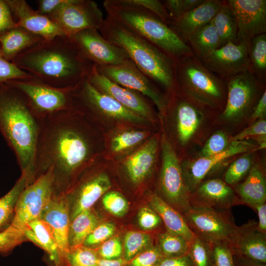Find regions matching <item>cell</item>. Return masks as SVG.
Wrapping results in <instances>:
<instances>
[{
	"mask_svg": "<svg viewBox=\"0 0 266 266\" xmlns=\"http://www.w3.org/2000/svg\"><path fill=\"white\" fill-rule=\"evenodd\" d=\"M83 117L74 109L39 119L35 178L52 167L54 195L66 193L71 178L95 158L94 141Z\"/></svg>",
	"mask_w": 266,
	"mask_h": 266,
	"instance_id": "cell-1",
	"label": "cell"
},
{
	"mask_svg": "<svg viewBox=\"0 0 266 266\" xmlns=\"http://www.w3.org/2000/svg\"><path fill=\"white\" fill-rule=\"evenodd\" d=\"M11 62L43 83L60 89L75 86L87 77L93 66L66 35L43 40Z\"/></svg>",
	"mask_w": 266,
	"mask_h": 266,
	"instance_id": "cell-2",
	"label": "cell"
},
{
	"mask_svg": "<svg viewBox=\"0 0 266 266\" xmlns=\"http://www.w3.org/2000/svg\"><path fill=\"white\" fill-rule=\"evenodd\" d=\"M0 132L15 154L29 185L35 180V155L39 119L22 94L4 83L0 85Z\"/></svg>",
	"mask_w": 266,
	"mask_h": 266,
	"instance_id": "cell-3",
	"label": "cell"
},
{
	"mask_svg": "<svg viewBox=\"0 0 266 266\" xmlns=\"http://www.w3.org/2000/svg\"><path fill=\"white\" fill-rule=\"evenodd\" d=\"M98 31L156 84L170 92L175 90V59L108 16Z\"/></svg>",
	"mask_w": 266,
	"mask_h": 266,
	"instance_id": "cell-4",
	"label": "cell"
},
{
	"mask_svg": "<svg viewBox=\"0 0 266 266\" xmlns=\"http://www.w3.org/2000/svg\"><path fill=\"white\" fill-rule=\"evenodd\" d=\"M103 7L108 16L177 59L194 55L188 44L154 13L123 0H105Z\"/></svg>",
	"mask_w": 266,
	"mask_h": 266,
	"instance_id": "cell-5",
	"label": "cell"
},
{
	"mask_svg": "<svg viewBox=\"0 0 266 266\" xmlns=\"http://www.w3.org/2000/svg\"><path fill=\"white\" fill-rule=\"evenodd\" d=\"M176 88L179 86L183 95L199 104L219 105L226 100L225 79L207 67L194 55L175 60Z\"/></svg>",
	"mask_w": 266,
	"mask_h": 266,
	"instance_id": "cell-6",
	"label": "cell"
},
{
	"mask_svg": "<svg viewBox=\"0 0 266 266\" xmlns=\"http://www.w3.org/2000/svg\"><path fill=\"white\" fill-rule=\"evenodd\" d=\"M5 83L15 88L22 94L33 114L38 119L59 112L75 109L71 98L73 87L67 89L55 88L33 76Z\"/></svg>",
	"mask_w": 266,
	"mask_h": 266,
	"instance_id": "cell-7",
	"label": "cell"
},
{
	"mask_svg": "<svg viewBox=\"0 0 266 266\" xmlns=\"http://www.w3.org/2000/svg\"><path fill=\"white\" fill-rule=\"evenodd\" d=\"M71 98L75 109L82 114L99 115L136 124H141L146 120L110 96L98 90L87 77L73 87Z\"/></svg>",
	"mask_w": 266,
	"mask_h": 266,
	"instance_id": "cell-8",
	"label": "cell"
},
{
	"mask_svg": "<svg viewBox=\"0 0 266 266\" xmlns=\"http://www.w3.org/2000/svg\"><path fill=\"white\" fill-rule=\"evenodd\" d=\"M182 215L195 236L210 243L229 244L237 228L231 210L222 211L208 207L191 205L189 210Z\"/></svg>",
	"mask_w": 266,
	"mask_h": 266,
	"instance_id": "cell-9",
	"label": "cell"
},
{
	"mask_svg": "<svg viewBox=\"0 0 266 266\" xmlns=\"http://www.w3.org/2000/svg\"><path fill=\"white\" fill-rule=\"evenodd\" d=\"M54 174L52 167L28 185L16 204L11 225L24 230L31 222L40 219L44 209L54 195Z\"/></svg>",
	"mask_w": 266,
	"mask_h": 266,
	"instance_id": "cell-10",
	"label": "cell"
},
{
	"mask_svg": "<svg viewBox=\"0 0 266 266\" xmlns=\"http://www.w3.org/2000/svg\"><path fill=\"white\" fill-rule=\"evenodd\" d=\"M225 80L227 96L222 117L236 120L254 108L263 93L264 83L249 69Z\"/></svg>",
	"mask_w": 266,
	"mask_h": 266,
	"instance_id": "cell-11",
	"label": "cell"
},
{
	"mask_svg": "<svg viewBox=\"0 0 266 266\" xmlns=\"http://www.w3.org/2000/svg\"><path fill=\"white\" fill-rule=\"evenodd\" d=\"M162 156L160 186L164 200L183 215L191 207L190 193L175 151L164 135L162 140Z\"/></svg>",
	"mask_w": 266,
	"mask_h": 266,
	"instance_id": "cell-12",
	"label": "cell"
},
{
	"mask_svg": "<svg viewBox=\"0 0 266 266\" xmlns=\"http://www.w3.org/2000/svg\"><path fill=\"white\" fill-rule=\"evenodd\" d=\"M47 17L67 37L88 29L98 30L104 20L101 10L92 0H66Z\"/></svg>",
	"mask_w": 266,
	"mask_h": 266,
	"instance_id": "cell-13",
	"label": "cell"
},
{
	"mask_svg": "<svg viewBox=\"0 0 266 266\" xmlns=\"http://www.w3.org/2000/svg\"><path fill=\"white\" fill-rule=\"evenodd\" d=\"M96 67L100 73L111 81L148 98L161 113L166 112L169 100L159 91L156 83L140 71L131 60L117 65Z\"/></svg>",
	"mask_w": 266,
	"mask_h": 266,
	"instance_id": "cell-14",
	"label": "cell"
},
{
	"mask_svg": "<svg viewBox=\"0 0 266 266\" xmlns=\"http://www.w3.org/2000/svg\"><path fill=\"white\" fill-rule=\"evenodd\" d=\"M82 55L97 66L117 65L129 59L120 47L105 39L96 29L68 37Z\"/></svg>",
	"mask_w": 266,
	"mask_h": 266,
	"instance_id": "cell-15",
	"label": "cell"
},
{
	"mask_svg": "<svg viewBox=\"0 0 266 266\" xmlns=\"http://www.w3.org/2000/svg\"><path fill=\"white\" fill-rule=\"evenodd\" d=\"M237 24V43L248 44L254 37L266 33V0H228Z\"/></svg>",
	"mask_w": 266,
	"mask_h": 266,
	"instance_id": "cell-16",
	"label": "cell"
},
{
	"mask_svg": "<svg viewBox=\"0 0 266 266\" xmlns=\"http://www.w3.org/2000/svg\"><path fill=\"white\" fill-rule=\"evenodd\" d=\"M87 78L89 82L100 92L110 96L146 120H153V110L143 95L111 81L100 73L94 65Z\"/></svg>",
	"mask_w": 266,
	"mask_h": 266,
	"instance_id": "cell-17",
	"label": "cell"
},
{
	"mask_svg": "<svg viewBox=\"0 0 266 266\" xmlns=\"http://www.w3.org/2000/svg\"><path fill=\"white\" fill-rule=\"evenodd\" d=\"M201 62L221 78H230L249 68L248 44L244 42L227 43Z\"/></svg>",
	"mask_w": 266,
	"mask_h": 266,
	"instance_id": "cell-18",
	"label": "cell"
},
{
	"mask_svg": "<svg viewBox=\"0 0 266 266\" xmlns=\"http://www.w3.org/2000/svg\"><path fill=\"white\" fill-rule=\"evenodd\" d=\"M69 199L66 193L54 195L42 211L40 219L50 229L58 247L64 266L66 256L70 251L68 242L70 223Z\"/></svg>",
	"mask_w": 266,
	"mask_h": 266,
	"instance_id": "cell-19",
	"label": "cell"
},
{
	"mask_svg": "<svg viewBox=\"0 0 266 266\" xmlns=\"http://www.w3.org/2000/svg\"><path fill=\"white\" fill-rule=\"evenodd\" d=\"M254 146V145L246 141H232L223 151L210 156L201 157L182 169L190 194L204 181L205 178L219 164L234 155L248 152Z\"/></svg>",
	"mask_w": 266,
	"mask_h": 266,
	"instance_id": "cell-20",
	"label": "cell"
},
{
	"mask_svg": "<svg viewBox=\"0 0 266 266\" xmlns=\"http://www.w3.org/2000/svg\"><path fill=\"white\" fill-rule=\"evenodd\" d=\"M191 205L202 206L222 211L242 204L232 188L219 178L209 179L200 183L190 194Z\"/></svg>",
	"mask_w": 266,
	"mask_h": 266,
	"instance_id": "cell-21",
	"label": "cell"
},
{
	"mask_svg": "<svg viewBox=\"0 0 266 266\" xmlns=\"http://www.w3.org/2000/svg\"><path fill=\"white\" fill-rule=\"evenodd\" d=\"M229 245L233 254L266 265V233L254 220L237 226Z\"/></svg>",
	"mask_w": 266,
	"mask_h": 266,
	"instance_id": "cell-22",
	"label": "cell"
},
{
	"mask_svg": "<svg viewBox=\"0 0 266 266\" xmlns=\"http://www.w3.org/2000/svg\"><path fill=\"white\" fill-rule=\"evenodd\" d=\"M12 13L16 17L17 26L49 40L59 35H65L63 32L48 17L33 10L25 0H6Z\"/></svg>",
	"mask_w": 266,
	"mask_h": 266,
	"instance_id": "cell-23",
	"label": "cell"
},
{
	"mask_svg": "<svg viewBox=\"0 0 266 266\" xmlns=\"http://www.w3.org/2000/svg\"><path fill=\"white\" fill-rule=\"evenodd\" d=\"M223 0H204L197 7L171 20L168 26L184 42L194 32L210 23Z\"/></svg>",
	"mask_w": 266,
	"mask_h": 266,
	"instance_id": "cell-24",
	"label": "cell"
},
{
	"mask_svg": "<svg viewBox=\"0 0 266 266\" xmlns=\"http://www.w3.org/2000/svg\"><path fill=\"white\" fill-rule=\"evenodd\" d=\"M111 187L109 176L104 172L91 175L85 179L72 194L73 205L70 212V221L92 206Z\"/></svg>",
	"mask_w": 266,
	"mask_h": 266,
	"instance_id": "cell-25",
	"label": "cell"
},
{
	"mask_svg": "<svg viewBox=\"0 0 266 266\" xmlns=\"http://www.w3.org/2000/svg\"><path fill=\"white\" fill-rule=\"evenodd\" d=\"M158 142L157 136L152 137L125 160L124 168L133 184L143 182L152 171L156 161Z\"/></svg>",
	"mask_w": 266,
	"mask_h": 266,
	"instance_id": "cell-26",
	"label": "cell"
},
{
	"mask_svg": "<svg viewBox=\"0 0 266 266\" xmlns=\"http://www.w3.org/2000/svg\"><path fill=\"white\" fill-rule=\"evenodd\" d=\"M184 98L175 99L174 112L177 122V132L180 142L186 143L198 128L203 118L202 108L199 103L183 95Z\"/></svg>",
	"mask_w": 266,
	"mask_h": 266,
	"instance_id": "cell-27",
	"label": "cell"
},
{
	"mask_svg": "<svg viewBox=\"0 0 266 266\" xmlns=\"http://www.w3.org/2000/svg\"><path fill=\"white\" fill-rule=\"evenodd\" d=\"M43 40L39 35L17 25L0 35V55L11 62L22 52Z\"/></svg>",
	"mask_w": 266,
	"mask_h": 266,
	"instance_id": "cell-28",
	"label": "cell"
},
{
	"mask_svg": "<svg viewBox=\"0 0 266 266\" xmlns=\"http://www.w3.org/2000/svg\"><path fill=\"white\" fill-rule=\"evenodd\" d=\"M149 203L150 207L160 217L167 231L179 235L188 243L195 237L182 214L161 197L153 195L149 199Z\"/></svg>",
	"mask_w": 266,
	"mask_h": 266,
	"instance_id": "cell-29",
	"label": "cell"
},
{
	"mask_svg": "<svg viewBox=\"0 0 266 266\" xmlns=\"http://www.w3.org/2000/svg\"><path fill=\"white\" fill-rule=\"evenodd\" d=\"M242 204L250 207L266 202V181L264 172L257 166L251 167L245 180L236 188Z\"/></svg>",
	"mask_w": 266,
	"mask_h": 266,
	"instance_id": "cell-30",
	"label": "cell"
},
{
	"mask_svg": "<svg viewBox=\"0 0 266 266\" xmlns=\"http://www.w3.org/2000/svg\"><path fill=\"white\" fill-rule=\"evenodd\" d=\"M26 239L43 249L49 255L53 266H62L61 255L51 231L40 219L30 222L24 230Z\"/></svg>",
	"mask_w": 266,
	"mask_h": 266,
	"instance_id": "cell-31",
	"label": "cell"
},
{
	"mask_svg": "<svg viewBox=\"0 0 266 266\" xmlns=\"http://www.w3.org/2000/svg\"><path fill=\"white\" fill-rule=\"evenodd\" d=\"M187 43L201 62L221 46L219 36L211 22L192 33Z\"/></svg>",
	"mask_w": 266,
	"mask_h": 266,
	"instance_id": "cell-32",
	"label": "cell"
},
{
	"mask_svg": "<svg viewBox=\"0 0 266 266\" xmlns=\"http://www.w3.org/2000/svg\"><path fill=\"white\" fill-rule=\"evenodd\" d=\"M211 22L219 36L221 46L230 42L237 43V21L227 0H223Z\"/></svg>",
	"mask_w": 266,
	"mask_h": 266,
	"instance_id": "cell-33",
	"label": "cell"
},
{
	"mask_svg": "<svg viewBox=\"0 0 266 266\" xmlns=\"http://www.w3.org/2000/svg\"><path fill=\"white\" fill-rule=\"evenodd\" d=\"M99 224L98 218L91 209L84 211L76 216L70 221L69 228L70 249L82 245L87 236Z\"/></svg>",
	"mask_w": 266,
	"mask_h": 266,
	"instance_id": "cell-34",
	"label": "cell"
},
{
	"mask_svg": "<svg viewBox=\"0 0 266 266\" xmlns=\"http://www.w3.org/2000/svg\"><path fill=\"white\" fill-rule=\"evenodd\" d=\"M29 184L27 176L21 173L12 188L0 199V232L11 225L17 200L21 193Z\"/></svg>",
	"mask_w": 266,
	"mask_h": 266,
	"instance_id": "cell-35",
	"label": "cell"
},
{
	"mask_svg": "<svg viewBox=\"0 0 266 266\" xmlns=\"http://www.w3.org/2000/svg\"><path fill=\"white\" fill-rule=\"evenodd\" d=\"M249 69L264 83L266 78V33L256 36L248 44Z\"/></svg>",
	"mask_w": 266,
	"mask_h": 266,
	"instance_id": "cell-36",
	"label": "cell"
},
{
	"mask_svg": "<svg viewBox=\"0 0 266 266\" xmlns=\"http://www.w3.org/2000/svg\"><path fill=\"white\" fill-rule=\"evenodd\" d=\"M124 244L123 258L127 262L154 246L150 235L135 231L125 234Z\"/></svg>",
	"mask_w": 266,
	"mask_h": 266,
	"instance_id": "cell-37",
	"label": "cell"
},
{
	"mask_svg": "<svg viewBox=\"0 0 266 266\" xmlns=\"http://www.w3.org/2000/svg\"><path fill=\"white\" fill-rule=\"evenodd\" d=\"M157 247L163 257H177L188 254V242L183 238L166 230L157 237Z\"/></svg>",
	"mask_w": 266,
	"mask_h": 266,
	"instance_id": "cell-38",
	"label": "cell"
},
{
	"mask_svg": "<svg viewBox=\"0 0 266 266\" xmlns=\"http://www.w3.org/2000/svg\"><path fill=\"white\" fill-rule=\"evenodd\" d=\"M188 255L194 266H213L211 244L198 236L188 243Z\"/></svg>",
	"mask_w": 266,
	"mask_h": 266,
	"instance_id": "cell-39",
	"label": "cell"
},
{
	"mask_svg": "<svg viewBox=\"0 0 266 266\" xmlns=\"http://www.w3.org/2000/svg\"><path fill=\"white\" fill-rule=\"evenodd\" d=\"M143 131H126L115 135L111 140L110 148L113 153H120L134 147L147 136Z\"/></svg>",
	"mask_w": 266,
	"mask_h": 266,
	"instance_id": "cell-40",
	"label": "cell"
},
{
	"mask_svg": "<svg viewBox=\"0 0 266 266\" xmlns=\"http://www.w3.org/2000/svg\"><path fill=\"white\" fill-rule=\"evenodd\" d=\"M99 259L97 251L80 245L70 250L65 257L64 266H98Z\"/></svg>",
	"mask_w": 266,
	"mask_h": 266,
	"instance_id": "cell-41",
	"label": "cell"
},
{
	"mask_svg": "<svg viewBox=\"0 0 266 266\" xmlns=\"http://www.w3.org/2000/svg\"><path fill=\"white\" fill-rule=\"evenodd\" d=\"M251 157L249 154L243 156L230 165L225 172L224 181L230 186L235 185L247 174L251 168Z\"/></svg>",
	"mask_w": 266,
	"mask_h": 266,
	"instance_id": "cell-42",
	"label": "cell"
},
{
	"mask_svg": "<svg viewBox=\"0 0 266 266\" xmlns=\"http://www.w3.org/2000/svg\"><path fill=\"white\" fill-rule=\"evenodd\" d=\"M102 203L106 210L118 217L124 216L128 211L129 203L126 199L119 192L107 191L102 198Z\"/></svg>",
	"mask_w": 266,
	"mask_h": 266,
	"instance_id": "cell-43",
	"label": "cell"
},
{
	"mask_svg": "<svg viewBox=\"0 0 266 266\" xmlns=\"http://www.w3.org/2000/svg\"><path fill=\"white\" fill-rule=\"evenodd\" d=\"M26 240L23 230L10 225L0 232V253L6 254Z\"/></svg>",
	"mask_w": 266,
	"mask_h": 266,
	"instance_id": "cell-44",
	"label": "cell"
},
{
	"mask_svg": "<svg viewBox=\"0 0 266 266\" xmlns=\"http://www.w3.org/2000/svg\"><path fill=\"white\" fill-rule=\"evenodd\" d=\"M33 76L0 55V85L7 82L32 78Z\"/></svg>",
	"mask_w": 266,
	"mask_h": 266,
	"instance_id": "cell-45",
	"label": "cell"
},
{
	"mask_svg": "<svg viewBox=\"0 0 266 266\" xmlns=\"http://www.w3.org/2000/svg\"><path fill=\"white\" fill-rule=\"evenodd\" d=\"M115 225L110 222L99 224L85 240L82 245L88 247L103 243L115 233Z\"/></svg>",
	"mask_w": 266,
	"mask_h": 266,
	"instance_id": "cell-46",
	"label": "cell"
},
{
	"mask_svg": "<svg viewBox=\"0 0 266 266\" xmlns=\"http://www.w3.org/2000/svg\"><path fill=\"white\" fill-rule=\"evenodd\" d=\"M204 0H166L163 3L171 20L197 7Z\"/></svg>",
	"mask_w": 266,
	"mask_h": 266,
	"instance_id": "cell-47",
	"label": "cell"
},
{
	"mask_svg": "<svg viewBox=\"0 0 266 266\" xmlns=\"http://www.w3.org/2000/svg\"><path fill=\"white\" fill-rule=\"evenodd\" d=\"M211 244L213 266H235L233 253L228 243Z\"/></svg>",
	"mask_w": 266,
	"mask_h": 266,
	"instance_id": "cell-48",
	"label": "cell"
},
{
	"mask_svg": "<svg viewBox=\"0 0 266 266\" xmlns=\"http://www.w3.org/2000/svg\"><path fill=\"white\" fill-rule=\"evenodd\" d=\"M126 3L141 7L155 14L167 25L171 20L163 1L159 0H123Z\"/></svg>",
	"mask_w": 266,
	"mask_h": 266,
	"instance_id": "cell-49",
	"label": "cell"
},
{
	"mask_svg": "<svg viewBox=\"0 0 266 266\" xmlns=\"http://www.w3.org/2000/svg\"><path fill=\"white\" fill-rule=\"evenodd\" d=\"M228 145L226 134L219 131L211 135L201 151V157L214 155L223 151Z\"/></svg>",
	"mask_w": 266,
	"mask_h": 266,
	"instance_id": "cell-50",
	"label": "cell"
},
{
	"mask_svg": "<svg viewBox=\"0 0 266 266\" xmlns=\"http://www.w3.org/2000/svg\"><path fill=\"white\" fill-rule=\"evenodd\" d=\"M163 257L157 246H153L128 262L125 266H157Z\"/></svg>",
	"mask_w": 266,
	"mask_h": 266,
	"instance_id": "cell-51",
	"label": "cell"
},
{
	"mask_svg": "<svg viewBox=\"0 0 266 266\" xmlns=\"http://www.w3.org/2000/svg\"><path fill=\"white\" fill-rule=\"evenodd\" d=\"M97 252L100 259H118L123 257V247L120 238L113 237L102 243Z\"/></svg>",
	"mask_w": 266,
	"mask_h": 266,
	"instance_id": "cell-52",
	"label": "cell"
},
{
	"mask_svg": "<svg viewBox=\"0 0 266 266\" xmlns=\"http://www.w3.org/2000/svg\"><path fill=\"white\" fill-rule=\"evenodd\" d=\"M138 222L140 227L144 231L156 229L163 224L159 215L151 207L146 206L139 209Z\"/></svg>",
	"mask_w": 266,
	"mask_h": 266,
	"instance_id": "cell-53",
	"label": "cell"
},
{
	"mask_svg": "<svg viewBox=\"0 0 266 266\" xmlns=\"http://www.w3.org/2000/svg\"><path fill=\"white\" fill-rule=\"evenodd\" d=\"M266 134V121L258 120L249 127L244 129L232 138V141H242L248 137Z\"/></svg>",
	"mask_w": 266,
	"mask_h": 266,
	"instance_id": "cell-54",
	"label": "cell"
},
{
	"mask_svg": "<svg viewBox=\"0 0 266 266\" xmlns=\"http://www.w3.org/2000/svg\"><path fill=\"white\" fill-rule=\"evenodd\" d=\"M17 26L6 0H0V35Z\"/></svg>",
	"mask_w": 266,
	"mask_h": 266,
	"instance_id": "cell-55",
	"label": "cell"
},
{
	"mask_svg": "<svg viewBox=\"0 0 266 266\" xmlns=\"http://www.w3.org/2000/svg\"><path fill=\"white\" fill-rule=\"evenodd\" d=\"M66 0H38L37 1V9L39 14L47 16L56 10Z\"/></svg>",
	"mask_w": 266,
	"mask_h": 266,
	"instance_id": "cell-56",
	"label": "cell"
},
{
	"mask_svg": "<svg viewBox=\"0 0 266 266\" xmlns=\"http://www.w3.org/2000/svg\"><path fill=\"white\" fill-rule=\"evenodd\" d=\"M157 266H194L188 254L177 257H163Z\"/></svg>",
	"mask_w": 266,
	"mask_h": 266,
	"instance_id": "cell-57",
	"label": "cell"
},
{
	"mask_svg": "<svg viewBox=\"0 0 266 266\" xmlns=\"http://www.w3.org/2000/svg\"><path fill=\"white\" fill-rule=\"evenodd\" d=\"M266 113V91L262 95L253 109L250 119L252 121L263 119Z\"/></svg>",
	"mask_w": 266,
	"mask_h": 266,
	"instance_id": "cell-58",
	"label": "cell"
},
{
	"mask_svg": "<svg viewBox=\"0 0 266 266\" xmlns=\"http://www.w3.org/2000/svg\"><path fill=\"white\" fill-rule=\"evenodd\" d=\"M258 216V227L262 232L266 233V202L259 203L252 207Z\"/></svg>",
	"mask_w": 266,
	"mask_h": 266,
	"instance_id": "cell-59",
	"label": "cell"
},
{
	"mask_svg": "<svg viewBox=\"0 0 266 266\" xmlns=\"http://www.w3.org/2000/svg\"><path fill=\"white\" fill-rule=\"evenodd\" d=\"M127 263L123 257L109 260L100 258L98 266H125Z\"/></svg>",
	"mask_w": 266,
	"mask_h": 266,
	"instance_id": "cell-60",
	"label": "cell"
},
{
	"mask_svg": "<svg viewBox=\"0 0 266 266\" xmlns=\"http://www.w3.org/2000/svg\"><path fill=\"white\" fill-rule=\"evenodd\" d=\"M233 256L235 266H266V264L257 263L233 254Z\"/></svg>",
	"mask_w": 266,
	"mask_h": 266,
	"instance_id": "cell-61",
	"label": "cell"
}]
</instances>
